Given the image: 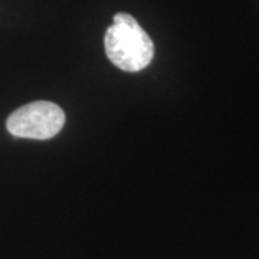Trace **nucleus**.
Masks as SVG:
<instances>
[{
	"label": "nucleus",
	"instance_id": "f257e3e1",
	"mask_svg": "<svg viewBox=\"0 0 259 259\" xmlns=\"http://www.w3.org/2000/svg\"><path fill=\"white\" fill-rule=\"evenodd\" d=\"M104 48L112 65L125 72H139L154 58V44L137 19L128 13H117L105 32Z\"/></svg>",
	"mask_w": 259,
	"mask_h": 259
},
{
	"label": "nucleus",
	"instance_id": "f03ea898",
	"mask_svg": "<svg viewBox=\"0 0 259 259\" xmlns=\"http://www.w3.org/2000/svg\"><path fill=\"white\" fill-rule=\"evenodd\" d=\"M65 114L59 105L49 101L29 102L9 115L6 128L13 137L49 140L64 128Z\"/></svg>",
	"mask_w": 259,
	"mask_h": 259
}]
</instances>
